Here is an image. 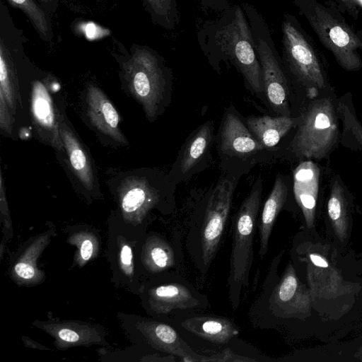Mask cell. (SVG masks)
Here are the masks:
<instances>
[{"label":"cell","mask_w":362,"mask_h":362,"mask_svg":"<svg viewBox=\"0 0 362 362\" xmlns=\"http://www.w3.org/2000/svg\"><path fill=\"white\" fill-rule=\"evenodd\" d=\"M197 38L214 69L220 72L221 63L233 65L252 90L264 92L261 65L241 5H230L218 18L204 22L197 33Z\"/></svg>","instance_id":"6da1fadb"},{"label":"cell","mask_w":362,"mask_h":362,"mask_svg":"<svg viewBox=\"0 0 362 362\" xmlns=\"http://www.w3.org/2000/svg\"><path fill=\"white\" fill-rule=\"evenodd\" d=\"M283 253L284 250L272 259L261 290L251 305L249 317L256 327L298 334L313 316V308L308 290L292 261L279 275Z\"/></svg>","instance_id":"7a4b0ae2"},{"label":"cell","mask_w":362,"mask_h":362,"mask_svg":"<svg viewBox=\"0 0 362 362\" xmlns=\"http://www.w3.org/2000/svg\"><path fill=\"white\" fill-rule=\"evenodd\" d=\"M235 184L234 178L221 177L189 220L185 247L193 264L202 276L208 273L219 249Z\"/></svg>","instance_id":"3957f363"},{"label":"cell","mask_w":362,"mask_h":362,"mask_svg":"<svg viewBox=\"0 0 362 362\" xmlns=\"http://www.w3.org/2000/svg\"><path fill=\"white\" fill-rule=\"evenodd\" d=\"M262 185L259 176L231 218L232 245L227 284L228 300L233 310L239 307L243 291L249 286L254 259V238L262 204Z\"/></svg>","instance_id":"277c9868"},{"label":"cell","mask_w":362,"mask_h":362,"mask_svg":"<svg viewBox=\"0 0 362 362\" xmlns=\"http://www.w3.org/2000/svg\"><path fill=\"white\" fill-rule=\"evenodd\" d=\"M292 1L339 65L348 71L360 70L361 41L342 16L336 1H326L322 4L317 0Z\"/></svg>","instance_id":"5b68a950"},{"label":"cell","mask_w":362,"mask_h":362,"mask_svg":"<svg viewBox=\"0 0 362 362\" xmlns=\"http://www.w3.org/2000/svg\"><path fill=\"white\" fill-rule=\"evenodd\" d=\"M323 92L311 100L300 116L291 143L294 155L303 160L327 158L340 142L337 98Z\"/></svg>","instance_id":"8992f818"},{"label":"cell","mask_w":362,"mask_h":362,"mask_svg":"<svg viewBox=\"0 0 362 362\" xmlns=\"http://www.w3.org/2000/svg\"><path fill=\"white\" fill-rule=\"evenodd\" d=\"M282 62L285 70L314 99L328 89L327 72L322 58L313 39L297 18L288 13L281 23Z\"/></svg>","instance_id":"52a82bcc"},{"label":"cell","mask_w":362,"mask_h":362,"mask_svg":"<svg viewBox=\"0 0 362 362\" xmlns=\"http://www.w3.org/2000/svg\"><path fill=\"white\" fill-rule=\"evenodd\" d=\"M251 28L255 47L262 69L264 93L274 111L281 116H291L288 105V86L281 58L268 24L252 4H240Z\"/></svg>","instance_id":"ba28073f"},{"label":"cell","mask_w":362,"mask_h":362,"mask_svg":"<svg viewBox=\"0 0 362 362\" xmlns=\"http://www.w3.org/2000/svg\"><path fill=\"white\" fill-rule=\"evenodd\" d=\"M124 70L131 88L147 115L155 117L171 84V69L156 50L136 45L124 64Z\"/></svg>","instance_id":"9c48e42d"},{"label":"cell","mask_w":362,"mask_h":362,"mask_svg":"<svg viewBox=\"0 0 362 362\" xmlns=\"http://www.w3.org/2000/svg\"><path fill=\"white\" fill-rule=\"evenodd\" d=\"M153 283L146 299L150 310L155 314L173 315L180 311L210 308L208 296L177 272L166 273Z\"/></svg>","instance_id":"30bf717a"},{"label":"cell","mask_w":362,"mask_h":362,"mask_svg":"<svg viewBox=\"0 0 362 362\" xmlns=\"http://www.w3.org/2000/svg\"><path fill=\"white\" fill-rule=\"evenodd\" d=\"M353 198L339 175L331 180L327 199L325 226L331 241L340 249L349 243L353 226Z\"/></svg>","instance_id":"8fae6325"},{"label":"cell","mask_w":362,"mask_h":362,"mask_svg":"<svg viewBox=\"0 0 362 362\" xmlns=\"http://www.w3.org/2000/svg\"><path fill=\"white\" fill-rule=\"evenodd\" d=\"M197 310H183L173 314L177 329L218 346L226 345L238 338L240 329L233 320Z\"/></svg>","instance_id":"7c38bea8"},{"label":"cell","mask_w":362,"mask_h":362,"mask_svg":"<svg viewBox=\"0 0 362 362\" xmlns=\"http://www.w3.org/2000/svg\"><path fill=\"white\" fill-rule=\"evenodd\" d=\"M320 170L313 160H303L293 171V194L303 216L304 229L315 231Z\"/></svg>","instance_id":"4fadbf2b"},{"label":"cell","mask_w":362,"mask_h":362,"mask_svg":"<svg viewBox=\"0 0 362 362\" xmlns=\"http://www.w3.org/2000/svg\"><path fill=\"white\" fill-rule=\"evenodd\" d=\"M264 148L235 113L226 112L219 136V150L223 154L230 157H245Z\"/></svg>","instance_id":"5bb4252c"},{"label":"cell","mask_w":362,"mask_h":362,"mask_svg":"<svg viewBox=\"0 0 362 362\" xmlns=\"http://www.w3.org/2000/svg\"><path fill=\"white\" fill-rule=\"evenodd\" d=\"M31 102L33 122L39 134L51 145L61 150L63 143L59 132V121L47 89L40 81L33 82Z\"/></svg>","instance_id":"9a60e30c"},{"label":"cell","mask_w":362,"mask_h":362,"mask_svg":"<svg viewBox=\"0 0 362 362\" xmlns=\"http://www.w3.org/2000/svg\"><path fill=\"white\" fill-rule=\"evenodd\" d=\"M87 115L98 131L115 141L125 144L126 140L119 129V115L104 93L94 86L86 90Z\"/></svg>","instance_id":"2e32d148"},{"label":"cell","mask_w":362,"mask_h":362,"mask_svg":"<svg viewBox=\"0 0 362 362\" xmlns=\"http://www.w3.org/2000/svg\"><path fill=\"white\" fill-rule=\"evenodd\" d=\"M288 190L284 177L278 174L257 222L259 237L258 256L261 259H264L268 252L272 231L275 221L286 203Z\"/></svg>","instance_id":"e0dca14e"},{"label":"cell","mask_w":362,"mask_h":362,"mask_svg":"<svg viewBox=\"0 0 362 362\" xmlns=\"http://www.w3.org/2000/svg\"><path fill=\"white\" fill-rule=\"evenodd\" d=\"M211 122H205L187 139L175 163V174L182 176L189 173L206 156L213 137Z\"/></svg>","instance_id":"ac0fdd59"},{"label":"cell","mask_w":362,"mask_h":362,"mask_svg":"<svg viewBox=\"0 0 362 362\" xmlns=\"http://www.w3.org/2000/svg\"><path fill=\"white\" fill-rule=\"evenodd\" d=\"M299 120L300 116L250 117L246 119V124L255 139L265 148H269L276 146L284 136L298 125Z\"/></svg>","instance_id":"d6986e66"},{"label":"cell","mask_w":362,"mask_h":362,"mask_svg":"<svg viewBox=\"0 0 362 362\" xmlns=\"http://www.w3.org/2000/svg\"><path fill=\"white\" fill-rule=\"evenodd\" d=\"M337 108L341 122L339 144L351 151L362 152V124L356 117L351 93L337 99Z\"/></svg>","instance_id":"ffe728a7"},{"label":"cell","mask_w":362,"mask_h":362,"mask_svg":"<svg viewBox=\"0 0 362 362\" xmlns=\"http://www.w3.org/2000/svg\"><path fill=\"white\" fill-rule=\"evenodd\" d=\"M146 250V261L153 272H166L171 269L178 272L182 259L180 238L175 243L160 237H154Z\"/></svg>","instance_id":"44dd1931"},{"label":"cell","mask_w":362,"mask_h":362,"mask_svg":"<svg viewBox=\"0 0 362 362\" xmlns=\"http://www.w3.org/2000/svg\"><path fill=\"white\" fill-rule=\"evenodd\" d=\"M59 132L74 172L84 187L88 189H92L94 186V175L87 154L77 138L62 121H59Z\"/></svg>","instance_id":"7402d4cb"},{"label":"cell","mask_w":362,"mask_h":362,"mask_svg":"<svg viewBox=\"0 0 362 362\" xmlns=\"http://www.w3.org/2000/svg\"><path fill=\"white\" fill-rule=\"evenodd\" d=\"M153 23L174 30L180 22L177 0H143Z\"/></svg>","instance_id":"603a6c76"},{"label":"cell","mask_w":362,"mask_h":362,"mask_svg":"<svg viewBox=\"0 0 362 362\" xmlns=\"http://www.w3.org/2000/svg\"><path fill=\"white\" fill-rule=\"evenodd\" d=\"M159 195L147 185L140 184L133 187L122 199V208L130 213L138 210H148L159 202Z\"/></svg>","instance_id":"cb8c5ba5"},{"label":"cell","mask_w":362,"mask_h":362,"mask_svg":"<svg viewBox=\"0 0 362 362\" xmlns=\"http://www.w3.org/2000/svg\"><path fill=\"white\" fill-rule=\"evenodd\" d=\"M8 1L25 13L41 38L46 41L51 40L52 31L47 16L35 0H8Z\"/></svg>","instance_id":"d4e9b609"},{"label":"cell","mask_w":362,"mask_h":362,"mask_svg":"<svg viewBox=\"0 0 362 362\" xmlns=\"http://www.w3.org/2000/svg\"><path fill=\"white\" fill-rule=\"evenodd\" d=\"M13 71L11 66V55L6 42L1 38L0 42V95L9 107H14Z\"/></svg>","instance_id":"484cf974"},{"label":"cell","mask_w":362,"mask_h":362,"mask_svg":"<svg viewBox=\"0 0 362 362\" xmlns=\"http://www.w3.org/2000/svg\"><path fill=\"white\" fill-rule=\"evenodd\" d=\"M337 5L342 11H346L354 19L358 18L359 0H336Z\"/></svg>","instance_id":"4316f807"},{"label":"cell","mask_w":362,"mask_h":362,"mask_svg":"<svg viewBox=\"0 0 362 362\" xmlns=\"http://www.w3.org/2000/svg\"><path fill=\"white\" fill-rule=\"evenodd\" d=\"M204 9L219 11L228 8L230 4L229 0H196Z\"/></svg>","instance_id":"83f0119b"},{"label":"cell","mask_w":362,"mask_h":362,"mask_svg":"<svg viewBox=\"0 0 362 362\" xmlns=\"http://www.w3.org/2000/svg\"><path fill=\"white\" fill-rule=\"evenodd\" d=\"M16 274L21 278L28 279L35 275L34 268L28 264L19 262L15 267Z\"/></svg>","instance_id":"f1b7e54d"},{"label":"cell","mask_w":362,"mask_h":362,"mask_svg":"<svg viewBox=\"0 0 362 362\" xmlns=\"http://www.w3.org/2000/svg\"><path fill=\"white\" fill-rule=\"evenodd\" d=\"M59 337L61 339L67 342H74L78 340V334L73 330L62 329L59 332Z\"/></svg>","instance_id":"f546056e"},{"label":"cell","mask_w":362,"mask_h":362,"mask_svg":"<svg viewBox=\"0 0 362 362\" xmlns=\"http://www.w3.org/2000/svg\"><path fill=\"white\" fill-rule=\"evenodd\" d=\"M93 254V244L90 240H86L81 246V256L83 260H88Z\"/></svg>","instance_id":"4dcf8cb0"},{"label":"cell","mask_w":362,"mask_h":362,"mask_svg":"<svg viewBox=\"0 0 362 362\" xmlns=\"http://www.w3.org/2000/svg\"><path fill=\"white\" fill-rule=\"evenodd\" d=\"M120 259L123 264L129 266L132 264V252L131 247L128 245H124L120 252Z\"/></svg>","instance_id":"1f68e13d"},{"label":"cell","mask_w":362,"mask_h":362,"mask_svg":"<svg viewBox=\"0 0 362 362\" xmlns=\"http://www.w3.org/2000/svg\"><path fill=\"white\" fill-rule=\"evenodd\" d=\"M352 267L356 272H362V253L358 255L356 260L353 261Z\"/></svg>","instance_id":"d6a6232c"},{"label":"cell","mask_w":362,"mask_h":362,"mask_svg":"<svg viewBox=\"0 0 362 362\" xmlns=\"http://www.w3.org/2000/svg\"><path fill=\"white\" fill-rule=\"evenodd\" d=\"M44 5H50L54 2L55 0H39Z\"/></svg>","instance_id":"836d02e7"},{"label":"cell","mask_w":362,"mask_h":362,"mask_svg":"<svg viewBox=\"0 0 362 362\" xmlns=\"http://www.w3.org/2000/svg\"><path fill=\"white\" fill-rule=\"evenodd\" d=\"M357 36L359 38L361 43V49H362V30H359L356 32Z\"/></svg>","instance_id":"e575fe53"},{"label":"cell","mask_w":362,"mask_h":362,"mask_svg":"<svg viewBox=\"0 0 362 362\" xmlns=\"http://www.w3.org/2000/svg\"><path fill=\"white\" fill-rule=\"evenodd\" d=\"M357 355L359 357L360 360L362 361V348L358 351Z\"/></svg>","instance_id":"d590c367"}]
</instances>
